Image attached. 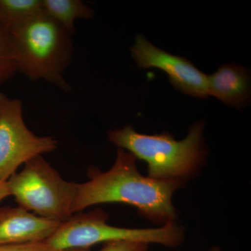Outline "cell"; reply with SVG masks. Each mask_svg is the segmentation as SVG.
Wrapping results in <instances>:
<instances>
[{"mask_svg": "<svg viewBox=\"0 0 251 251\" xmlns=\"http://www.w3.org/2000/svg\"><path fill=\"white\" fill-rule=\"evenodd\" d=\"M88 176L87 182L77 184L73 214L95 204L123 203L136 207L154 224L162 226L176 219L172 198L182 184L143 176L137 168L136 158L122 149L117 150L116 161L109 171L91 166Z\"/></svg>", "mask_w": 251, "mask_h": 251, "instance_id": "obj_1", "label": "cell"}, {"mask_svg": "<svg viewBox=\"0 0 251 251\" xmlns=\"http://www.w3.org/2000/svg\"><path fill=\"white\" fill-rule=\"evenodd\" d=\"M204 124L198 122L184 140H176L171 133L141 134L130 126L110 130L108 140L119 149L126 150L148 165L149 177L181 184L197 174L204 164L206 151L202 133Z\"/></svg>", "mask_w": 251, "mask_h": 251, "instance_id": "obj_2", "label": "cell"}, {"mask_svg": "<svg viewBox=\"0 0 251 251\" xmlns=\"http://www.w3.org/2000/svg\"><path fill=\"white\" fill-rule=\"evenodd\" d=\"M9 33L18 72L64 92L72 90L64 78L74 54L70 33L44 11Z\"/></svg>", "mask_w": 251, "mask_h": 251, "instance_id": "obj_3", "label": "cell"}, {"mask_svg": "<svg viewBox=\"0 0 251 251\" xmlns=\"http://www.w3.org/2000/svg\"><path fill=\"white\" fill-rule=\"evenodd\" d=\"M108 214L98 209L73 215L61 223L55 232L45 241L49 251L90 249L100 243L130 241L176 247L184 242L181 226L170 222L157 228L131 229L107 224Z\"/></svg>", "mask_w": 251, "mask_h": 251, "instance_id": "obj_4", "label": "cell"}, {"mask_svg": "<svg viewBox=\"0 0 251 251\" xmlns=\"http://www.w3.org/2000/svg\"><path fill=\"white\" fill-rule=\"evenodd\" d=\"M6 183L11 196L29 212L61 223L74 215L72 208L78 184L63 179L43 156L26 162L23 171Z\"/></svg>", "mask_w": 251, "mask_h": 251, "instance_id": "obj_5", "label": "cell"}, {"mask_svg": "<svg viewBox=\"0 0 251 251\" xmlns=\"http://www.w3.org/2000/svg\"><path fill=\"white\" fill-rule=\"evenodd\" d=\"M57 140L27 128L23 102L0 92V181H6L22 164L57 149Z\"/></svg>", "mask_w": 251, "mask_h": 251, "instance_id": "obj_6", "label": "cell"}, {"mask_svg": "<svg viewBox=\"0 0 251 251\" xmlns=\"http://www.w3.org/2000/svg\"><path fill=\"white\" fill-rule=\"evenodd\" d=\"M130 51L138 67L156 68L166 73L172 85L180 92L196 98L209 96L208 76L187 59L158 49L142 34L137 36Z\"/></svg>", "mask_w": 251, "mask_h": 251, "instance_id": "obj_7", "label": "cell"}, {"mask_svg": "<svg viewBox=\"0 0 251 251\" xmlns=\"http://www.w3.org/2000/svg\"><path fill=\"white\" fill-rule=\"evenodd\" d=\"M61 222L36 215L21 207L0 209V245L44 242Z\"/></svg>", "mask_w": 251, "mask_h": 251, "instance_id": "obj_8", "label": "cell"}, {"mask_svg": "<svg viewBox=\"0 0 251 251\" xmlns=\"http://www.w3.org/2000/svg\"><path fill=\"white\" fill-rule=\"evenodd\" d=\"M208 91L227 105L242 108L250 99L249 71L238 64H224L208 77Z\"/></svg>", "mask_w": 251, "mask_h": 251, "instance_id": "obj_9", "label": "cell"}, {"mask_svg": "<svg viewBox=\"0 0 251 251\" xmlns=\"http://www.w3.org/2000/svg\"><path fill=\"white\" fill-rule=\"evenodd\" d=\"M44 12L57 21L72 36L77 19L94 18L93 9L81 0H42Z\"/></svg>", "mask_w": 251, "mask_h": 251, "instance_id": "obj_10", "label": "cell"}, {"mask_svg": "<svg viewBox=\"0 0 251 251\" xmlns=\"http://www.w3.org/2000/svg\"><path fill=\"white\" fill-rule=\"evenodd\" d=\"M43 11L42 0H0V25L9 32Z\"/></svg>", "mask_w": 251, "mask_h": 251, "instance_id": "obj_11", "label": "cell"}, {"mask_svg": "<svg viewBox=\"0 0 251 251\" xmlns=\"http://www.w3.org/2000/svg\"><path fill=\"white\" fill-rule=\"evenodd\" d=\"M18 73L17 64L9 33L0 25V86Z\"/></svg>", "mask_w": 251, "mask_h": 251, "instance_id": "obj_12", "label": "cell"}, {"mask_svg": "<svg viewBox=\"0 0 251 251\" xmlns=\"http://www.w3.org/2000/svg\"><path fill=\"white\" fill-rule=\"evenodd\" d=\"M149 244L130 241L105 243L100 251H148Z\"/></svg>", "mask_w": 251, "mask_h": 251, "instance_id": "obj_13", "label": "cell"}, {"mask_svg": "<svg viewBox=\"0 0 251 251\" xmlns=\"http://www.w3.org/2000/svg\"><path fill=\"white\" fill-rule=\"evenodd\" d=\"M0 251H49L44 242L0 245Z\"/></svg>", "mask_w": 251, "mask_h": 251, "instance_id": "obj_14", "label": "cell"}, {"mask_svg": "<svg viewBox=\"0 0 251 251\" xmlns=\"http://www.w3.org/2000/svg\"><path fill=\"white\" fill-rule=\"evenodd\" d=\"M9 196H11V194H10L7 183L6 181H0V201Z\"/></svg>", "mask_w": 251, "mask_h": 251, "instance_id": "obj_15", "label": "cell"}, {"mask_svg": "<svg viewBox=\"0 0 251 251\" xmlns=\"http://www.w3.org/2000/svg\"><path fill=\"white\" fill-rule=\"evenodd\" d=\"M59 251H91L90 249H72Z\"/></svg>", "mask_w": 251, "mask_h": 251, "instance_id": "obj_16", "label": "cell"}, {"mask_svg": "<svg viewBox=\"0 0 251 251\" xmlns=\"http://www.w3.org/2000/svg\"><path fill=\"white\" fill-rule=\"evenodd\" d=\"M209 251H221V249H219V247H213L212 249H211Z\"/></svg>", "mask_w": 251, "mask_h": 251, "instance_id": "obj_17", "label": "cell"}]
</instances>
